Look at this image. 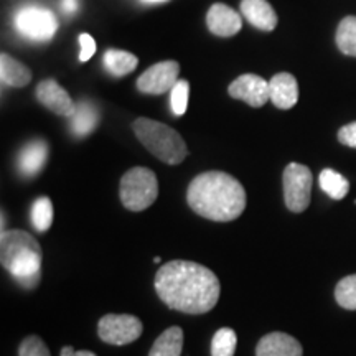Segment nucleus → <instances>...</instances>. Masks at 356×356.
<instances>
[{
	"label": "nucleus",
	"mask_w": 356,
	"mask_h": 356,
	"mask_svg": "<svg viewBox=\"0 0 356 356\" xmlns=\"http://www.w3.org/2000/svg\"><path fill=\"white\" fill-rule=\"evenodd\" d=\"M121 202L127 210L144 211L152 207L159 197V181L152 170L134 167L121 178Z\"/></svg>",
	"instance_id": "5"
},
{
	"label": "nucleus",
	"mask_w": 356,
	"mask_h": 356,
	"mask_svg": "<svg viewBox=\"0 0 356 356\" xmlns=\"http://www.w3.org/2000/svg\"><path fill=\"white\" fill-rule=\"evenodd\" d=\"M0 259L8 274L24 289H35L42 280V246L26 231H2Z\"/></svg>",
	"instance_id": "3"
},
{
	"label": "nucleus",
	"mask_w": 356,
	"mask_h": 356,
	"mask_svg": "<svg viewBox=\"0 0 356 356\" xmlns=\"http://www.w3.org/2000/svg\"><path fill=\"white\" fill-rule=\"evenodd\" d=\"M180 65L177 61H160V63L150 66L137 79V88L145 95H163L172 91L173 86L180 81Z\"/></svg>",
	"instance_id": "9"
},
{
	"label": "nucleus",
	"mask_w": 356,
	"mask_h": 356,
	"mask_svg": "<svg viewBox=\"0 0 356 356\" xmlns=\"http://www.w3.org/2000/svg\"><path fill=\"white\" fill-rule=\"evenodd\" d=\"M337 44L341 53L356 56V17H345L337 30Z\"/></svg>",
	"instance_id": "22"
},
{
	"label": "nucleus",
	"mask_w": 356,
	"mask_h": 356,
	"mask_svg": "<svg viewBox=\"0 0 356 356\" xmlns=\"http://www.w3.org/2000/svg\"><path fill=\"white\" fill-rule=\"evenodd\" d=\"M0 78L7 86L24 88L32 81V73L24 63L17 61L7 53H2V56H0Z\"/></svg>",
	"instance_id": "17"
},
{
	"label": "nucleus",
	"mask_w": 356,
	"mask_h": 356,
	"mask_svg": "<svg viewBox=\"0 0 356 356\" xmlns=\"http://www.w3.org/2000/svg\"><path fill=\"white\" fill-rule=\"evenodd\" d=\"M32 222L38 233H44L51 228L53 204L48 197H40L32 204Z\"/></svg>",
	"instance_id": "23"
},
{
	"label": "nucleus",
	"mask_w": 356,
	"mask_h": 356,
	"mask_svg": "<svg viewBox=\"0 0 356 356\" xmlns=\"http://www.w3.org/2000/svg\"><path fill=\"white\" fill-rule=\"evenodd\" d=\"M79 44H81V51H79V61L91 60L92 55L96 53V43L95 38L88 33L79 35Z\"/></svg>",
	"instance_id": "28"
},
{
	"label": "nucleus",
	"mask_w": 356,
	"mask_h": 356,
	"mask_svg": "<svg viewBox=\"0 0 356 356\" xmlns=\"http://www.w3.org/2000/svg\"><path fill=\"white\" fill-rule=\"evenodd\" d=\"M15 26L25 38L33 40V42H48L55 37L58 20L48 8L29 6L17 13Z\"/></svg>",
	"instance_id": "7"
},
{
	"label": "nucleus",
	"mask_w": 356,
	"mask_h": 356,
	"mask_svg": "<svg viewBox=\"0 0 356 356\" xmlns=\"http://www.w3.org/2000/svg\"><path fill=\"white\" fill-rule=\"evenodd\" d=\"M238 338L231 328H220L211 341V356H234Z\"/></svg>",
	"instance_id": "24"
},
{
	"label": "nucleus",
	"mask_w": 356,
	"mask_h": 356,
	"mask_svg": "<svg viewBox=\"0 0 356 356\" xmlns=\"http://www.w3.org/2000/svg\"><path fill=\"white\" fill-rule=\"evenodd\" d=\"M284 200L292 213H304L310 204L312 172L302 163H289L282 175Z\"/></svg>",
	"instance_id": "6"
},
{
	"label": "nucleus",
	"mask_w": 356,
	"mask_h": 356,
	"mask_svg": "<svg viewBox=\"0 0 356 356\" xmlns=\"http://www.w3.org/2000/svg\"><path fill=\"white\" fill-rule=\"evenodd\" d=\"M338 140L343 145L356 149V122L346 124V126L341 127L340 131H338Z\"/></svg>",
	"instance_id": "29"
},
{
	"label": "nucleus",
	"mask_w": 356,
	"mask_h": 356,
	"mask_svg": "<svg viewBox=\"0 0 356 356\" xmlns=\"http://www.w3.org/2000/svg\"><path fill=\"white\" fill-rule=\"evenodd\" d=\"M270 101L279 109H292L299 101V84L291 73H279L269 81Z\"/></svg>",
	"instance_id": "15"
},
{
	"label": "nucleus",
	"mask_w": 356,
	"mask_h": 356,
	"mask_svg": "<svg viewBox=\"0 0 356 356\" xmlns=\"http://www.w3.org/2000/svg\"><path fill=\"white\" fill-rule=\"evenodd\" d=\"M19 356H51L50 350L47 348V345L43 343V340L40 337H26L20 343Z\"/></svg>",
	"instance_id": "27"
},
{
	"label": "nucleus",
	"mask_w": 356,
	"mask_h": 356,
	"mask_svg": "<svg viewBox=\"0 0 356 356\" xmlns=\"http://www.w3.org/2000/svg\"><path fill=\"white\" fill-rule=\"evenodd\" d=\"M132 129L145 149L168 165H178L188 155L184 137L170 126L152 119L139 118L134 121Z\"/></svg>",
	"instance_id": "4"
},
{
	"label": "nucleus",
	"mask_w": 356,
	"mask_h": 356,
	"mask_svg": "<svg viewBox=\"0 0 356 356\" xmlns=\"http://www.w3.org/2000/svg\"><path fill=\"white\" fill-rule=\"evenodd\" d=\"M155 291L168 309L202 315L218 304L221 286L216 274L198 262L170 261L155 274Z\"/></svg>",
	"instance_id": "1"
},
{
	"label": "nucleus",
	"mask_w": 356,
	"mask_h": 356,
	"mask_svg": "<svg viewBox=\"0 0 356 356\" xmlns=\"http://www.w3.org/2000/svg\"><path fill=\"white\" fill-rule=\"evenodd\" d=\"M60 7H61V12L66 13V15H73V13L78 12L79 0H61Z\"/></svg>",
	"instance_id": "30"
},
{
	"label": "nucleus",
	"mask_w": 356,
	"mask_h": 356,
	"mask_svg": "<svg viewBox=\"0 0 356 356\" xmlns=\"http://www.w3.org/2000/svg\"><path fill=\"white\" fill-rule=\"evenodd\" d=\"M207 25L210 32L218 35V37H233L241 30L243 22L239 13L234 12L231 7L225 6V3H215L208 10Z\"/></svg>",
	"instance_id": "12"
},
{
	"label": "nucleus",
	"mask_w": 356,
	"mask_h": 356,
	"mask_svg": "<svg viewBox=\"0 0 356 356\" xmlns=\"http://www.w3.org/2000/svg\"><path fill=\"white\" fill-rule=\"evenodd\" d=\"M241 12L249 24L264 32H273L277 26V13L267 0H243Z\"/></svg>",
	"instance_id": "16"
},
{
	"label": "nucleus",
	"mask_w": 356,
	"mask_h": 356,
	"mask_svg": "<svg viewBox=\"0 0 356 356\" xmlns=\"http://www.w3.org/2000/svg\"><path fill=\"white\" fill-rule=\"evenodd\" d=\"M97 333L108 345H129L142 335V322L129 314H108L97 323Z\"/></svg>",
	"instance_id": "8"
},
{
	"label": "nucleus",
	"mask_w": 356,
	"mask_h": 356,
	"mask_svg": "<svg viewBox=\"0 0 356 356\" xmlns=\"http://www.w3.org/2000/svg\"><path fill=\"white\" fill-rule=\"evenodd\" d=\"M188 83L180 79L170 91V106L175 115H184L188 108Z\"/></svg>",
	"instance_id": "26"
},
{
	"label": "nucleus",
	"mask_w": 356,
	"mask_h": 356,
	"mask_svg": "<svg viewBox=\"0 0 356 356\" xmlns=\"http://www.w3.org/2000/svg\"><path fill=\"white\" fill-rule=\"evenodd\" d=\"M142 2H147V3H160V2H167V0H142Z\"/></svg>",
	"instance_id": "33"
},
{
	"label": "nucleus",
	"mask_w": 356,
	"mask_h": 356,
	"mask_svg": "<svg viewBox=\"0 0 356 356\" xmlns=\"http://www.w3.org/2000/svg\"><path fill=\"white\" fill-rule=\"evenodd\" d=\"M139 65L136 55L124 50H108L104 53V66L114 76H126Z\"/></svg>",
	"instance_id": "20"
},
{
	"label": "nucleus",
	"mask_w": 356,
	"mask_h": 356,
	"mask_svg": "<svg viewBox=\"0 0 356 356\" xmlns=\"http://www.w3.org/2000/svg\"><path fill=\"white\" fill-rule=\"evenodd\" d=\"M37 99L51 113L63 115V118H73V114L76 113V106L68 92L53 79H44L38 84Z\"/></svg>",
	"instance_id": "11"
},
{
	"label": "nucleus",
	"mask_w": 356,
	"mask_h": 356,
	"mask_svg": "<svg viewBox=\"0 0 356 356\" xmlns=\"http://www.w3.org/2000/svg\"><path fill=\"white\" fill-rule=\"evenodd\" d=\"M76 351H74L73 346H65L63 350H61V356H73Z\"/></svg>",
	"instance_id": "31"
},
{
	"label": "nucleus",
	"mask_w": 356,
	"mask_h": 356,
	"mask_svg": "<svg viewBox=\"0 0 356 356\" xmlns=\"http://www.w3.org/2000/svg\"><path fill=\"white\" fill-rule=\"evenodd\" d=\"M181 348H184V330L180 327H170L155 340L149 356H180Z\"/></svg>",
	"instance_id": "19"
},
{
	"label": "nucleus",
	"mask_w": 356,
	"mask_h": 356,
	"mask_svg": "<svg viewBox=\"0 0 356 356\" xmlns=\"http://www.w3.org/2000/svg\"><path fill=\"white\" fill-rule=\"evenodd\" d=\"M228 92L234 99L248 102L251 108H262L270 99L269 83L257 74H243L229 84Z\"/></svg>",
	"instance_id": "10"
},
{
	"label": "nucleus",
	"mask_w": 356,
	"mask_h": 356,
	"mask_svg": "<svg viewBox=\"0 0 356 356\" xmlns=\"http://www.w3.org/2000/svg\"><path fill=\"white\" fill-rule=\"evenodd\" d=\"M335 299L346 310H356V274L346 275L337 284Z\"/></svg>",
	"instance_id": "25"
},
{
	"label": "nucleus",
	"mask_w": 356,
	"mask_h": 356,
	"mask_svg": "<svg viewBox=\"0 0 356 356\" xmlns=\"http://www.w3.org/2000/svg\"><path fill=\"white\" fill-rule=\"evenodd\" d=\"M73 356H96L92 351H86V350H81V351H76Z\"/></svg>",
	"instance_id": "32"
},
{
	"label": "nucleus",
	"mask_w": 356,
	"mask_h": 356,
	"mask_svg": "<svg viewBox=\"0 0 356 356\" xmlns=\"http://www.w3.org/2000/svg\"><path fill=\"white\" fill-rule=\"evenodd\" d=\"M97 122H99V113L96 106L83 101L76 106V113L71 118V132L76 137H86L95 131Z\"/></svg>",
	"instance_id": "18"
},
{
	"label": "nucleus",
	"mask_w": 356,
	"mask_h": 356,
	"mask_svg": "<svg viewBox=\"0 0 356 356\" xmlns=\"http://www.w3.org/2000/svg\"><path fill=\"white\" fill-rule=\"evenodd\" d=\"M304 350L299 340L282 332H273L262 337L257 343L256 356H302Z\"/></svg>",
	"instance_id": "13"
},
{
	"label": "nucleus",
	"mask_w": 356,
	"mask_h": 356,
	"mask_svg": "<svg viewBox=\"0 0 356 356\" xmlns=\"http://www.w3.org/2000/svg\"><path fill=\"white\" fill-rule=\"evenodd\" d=\"M48 160V144L42 139H35L29 142L19 152L17 167L20 175L32 178L43 170L44 163Z\"/></svg>",
	"instance_id": "14"
},
{
	"label": "nucleus",
	"mask_w": 356,
	"mask_h": 356,
	"mask_svg": "<svg viewBox=\"0 0 356 356\" xmlns=\"http://www.w3.org/2000/svg\"><path fill=\"white\" fill-rule=\"evenodd\" d=\"M186 200L197 215L218 222L236 220L246 208L244 186L225 172H204L195 177Z\"/></svg>",
	"instance_id": "2"
},
{
	"label": "nucleus",
	"mask_w": 356,
	"mask_h": 356,
	"mask_svg": "<svg viewBox=\"0 0 356 356\" xmlns=\"http://www.w3.org/2000/svg\"><path fill=\"white\" fill-rule=\"evenodd\" d=\"M320 188H322L328 197L333 200H343L350 191L348 180L332 168H325L320 173Z\"/></svg>",
	"instance_id": "21"
}]
</instances>
